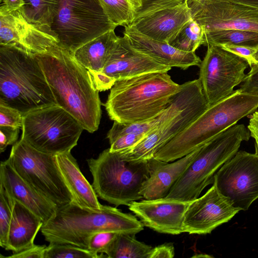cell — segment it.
Returning a JSON list of instances; mask_svg holds the SVG:
<instances>
[{
  "mask_svg": "<svg viewBox=\"0 0 258 258\" xmlns=\"http://www.w3.org/2000/svg\"><path fill=\"white\" fill-rule=\"evenodd\" d=\"M249 116L247 128L250 132L251 137L254 139L258 138V111L256 110Z\"/></svg>",
  "mask_w": 258,
  "mask_h": 258,
  "instance_id": "b9f144b4",
  "label": "cell"
},
{
  "mask_svg": "<svg viewBox=\"0 0 258 258\" xmlns=\"http://www.w3.org/2000/svg\"><path fill=\"white\" fill-rule=\"evenodd\" d=\"M135 235L117 234L103 253L110 258H148L152 247L138 241Z\"/></svg>",
  "mask_w": 258,
  "mask_h": 258,
  "instance_id": "484cf974",
  "label": "cell"
},
{
  "mask_svg": "<svg viewBox=\"0 0 258 258\" xmlns=\"http://www.w3.org/2000/svg\"><path fill=\"white\" fill-rule=\"evenodd\" d=\"M184 1V0H142V6L137 12L134 21L157 11L177 6Z\"/></svg>",
  "mask_w": 258,
  "mask_h": 258,
  "instance_id": "d6a6232c",
  "label": "cell"
},
{
  "mask_svg": "<svg viewBox=\"0 0 258 258\" xmlns=\"http://www.w3.org/2000/svg\"><path fill=\"white\" fill-rule=\"evenodd\" d=\"M87 162L98 198L117 207L143 198L141 190L150 173L149 160L127 161L108 148Z\"/></svg>",
  "mask_w": 258,
  "mask_h": 258,
  "instance_id": "52a82bcc",
  "label": "cell"
},
{
  "mask_svg": "<svg viewBox=\"0 0 258 258\" xmlns=\"http://www.w3.org/2000/svg\"><path fill=\"white\" fill-rule=\"evenodd\" d=\"M51 27L29 22L20 10L0 7V45L16 47L34 54L58 44Z\"/></svg>",
  "mask_w": 258,
  "mask_h": 258,
  "instance_id": "2e32d148",
  "label": "cell"
},
{
  "mask_svg": "<svg viewBox=\"0 0 258 258\" xmlns=\"http://www.w3.org/2000/svg\"><path fill=\"white\" fill-rule=\"evenodd\" d=\"M123 35L135 49L163 65L184 70L192 66L199 67L201 63V58L195 52L179 50L169 43L153 39L140 33L131 26L124 27Z\"/></svg>",
  "mask_w": 258,
  "mask_h": 258,
  "instance_id": "ffe728a7",
  "label": "cell"
},
{
  "mask_svg": "<svg viewBox=\"0 0 258 258\" xmlns=\"http://www.w3.org/2000/svg\"><path fill=\"white\" fill-rule=\"evenodd\" d=\"M0 185L15 201L39 217L44 223L54 215L57 207L26 182L8 159L1 162Z\"/></svg>",
  "mask_w": 258,
  "mask_h": 258,
  "instance_id": "44dd1931",
  "label": "cell"
},
{
  "mask_svg": "<svg viewBox=\"0 0 258 258\" xmlns=\"http://www.w3.org/2000/svg\"><path fill=\"white\" fill-rule=\"evenodd\" d=\"M240 88L243 93L258 95V63H253Z\"/></svg>",
  "mask_w": 258,
  "mask_h": 258,
  "instance_id": "8d00e7d4",
  "label": "cell"
},
{
  "mask_svg": "<svg viewBox=\"0 0 258 258\" xmlns=\"http://www.w3.org/2000/svg\"><path fill=\"white\" fill-rule=\"evenodd\" d=\"M23 115L18 110L0 104V125L21 128Z\"/></svg>",
  "mask_w": 258,
  "mask_h": 258,
  "instance_id": "e575fe53",
  "label": "cell"
},
{
  "mask_svg": "<svg viewBox=\"0 0 258 258\" xmlns=\"http://www.w3.org/2000/svg\"><path fill=\"white\" fill-rule=\"evenodd\" d=\"M43 224L39 217L15 201L5 249L17 252L34 245Z\"/></svg>",
  "mask_w": 258,
  "mask_h": 258,
  "instance_id": "cb8c5ba5",
  "label": "cell"
},
{
  "mask_svg": "<svg viewBox=\"0 0 258 258\" xmlns=\"http://www.w3.org/2000/svg\"><path fill=\"white\" fill-rule=\"evenodd\" d=\"M258 8V0H228Z\"/></svg>",
  "mask_w": 258,
  "mask_h": 258,
  "instance_id": "ee69618b",
  "label": "cell"
},
{
  "mask_svg": "<svg viewBox=\"0 0 258 258\" xmlns=\"http://www.w3.org/2000/svg\"><path fill=\"white\" fill-rule=\"evenodd\" d=\"M35 55L57 105L84 130L91 133L96 131L101 117V102L89 71L58 44Z\"/></svg>",
  "mask_w": 258,
  "mask_h": 258,
  "instance_id": "6da1fadb",
  "label": "cell"
},
{
  "mask_svg": "<svg viewBox=\"0 0 258 258\" xmlns=\"http://www.w3.org/2000/svg\"><path fill=\"white\" fill-rule=\"evenodd\" d=\"M195 1H196L198 2H202L204 1L205 0H195Z\"/></svg>",
  "mask_w": 258,
  "mask_h": 258,
  "instance_id": "7dc6e473",
  "label": "cell"
},
{
  "mask_svg": "<svg viewBox=\"0 0 258 258\" xmlns=\"http://www.w3.org/2000/svg\"><path fill=\"white\" fill-rule=\"evenodd\" d=\"M21 139L40 152L57 155L71 152L84 130L60 106L43 107L23 115Z\"/></svg>",
  "mask_w": 258,
  "mask_h": 258,
  "instance_id": "ba28073f",
  "label": "cell"
},
{
  "mask_svg": "<svg viewBox=\"0 0 258 258\" xmlns=\"http://www.w3.org/2000/svg\"><path fill=\"white\" fill-rule=\"evenodd\" d=\"M114 30L89 41L71 53L74 58L89 71L91 78L104 68L110 50L118 37Z\"/></svg>",
  "mask_w": 258,
  "mask_h": 258,
  "instance_id": "d4e9b609",
  "label": "cell"
},
{
  "mask_svg": "<svg viewBox=\"0 0 258 258\" xmlns=\"http://www.w3.org/2000/svg\"><path fill=\"white\" fill-rule=\"evenodd\" d=\"M104 13L116 27L130 26L142 0H98Z\"/></svg>",
  "mask_w": 258,
  "mask_h": 258,
  "instance_id": "4316f807",
  "label": "cell"
},
{
  "mask_svg": "<svg viewBox=\"0 0 258 258\" xmlns=\"http://www.w3.org/2000/svg\"><path fill=\"white\" fill-rule=\"evenodd\" d=\"M0 2L1 5L12 11L20 10L24 5L23 0H0Z\"/></svg>",
  "mask_w": 258,
  "mask_h": 258,
  "instance_id": "7bdbcfd3",
  "label": "cell"
},
{
  "mask_svg": "<svg viewBox=\"0 0 258 258\" xmlns=\"http://www.w3.org/2000/svg\"><path fill=\"white\" fill-rule=\"evenodd\" d=\"M213 183L235 208L247 210L258 199V156L238 151L216 172Z\"/></svg>",
  "mask_w": 258,
  "mask_h": 258,
  "instance_id": "7c38bea8",
  "label": "cell"
},
{
  "mask_svg": "<svg viewBox=\"0 0 258 258\" xmlns=\"http://www.w3.org/2000/svg\"><path fill=\"white\" fill-rule=\"evenodd\" d=\"M116 27L98 0H59L51 28L58 45L73 52L81 46Z\"/></svg>",
  "mask_w": 258,
  "mask_h": 258,
  "instance_id": "9c48e42d",
  "label": "cell"
},
{
  "mask_svg": "<svg viewBox=\"0 0 258 258\" xmlns=\"http://www.w3.org/2000/svg\"><path fill=\"white\" fill-rule=\"evenodd\" d=\"M220 46L224 49L246 59L249 67L252 64L255 63L253 58V55L255 52L256 48L228 44H224Z\"/></svg>",
  "mask_w": 258,
  "mask_h": 258,
  "instance_id": "f35d334b",
  "label": "cell"
},
{
  "mask_svg": "<svg viewBox=\"0 0 258 258\" xmlns=\"http://www.w3.org/2000/svg\"><path fill=\"white\" fill-rule=\"evenodd\" d=\"M255 153L258 156V140H255Z\"/></svg>",
  "mask_w": 258,
  "mask_h": 258,
  "instance_id": "bcb514c9",
  "label": "cell"
},
{
  "mask_svg": "<svg viewBox=\"0 0 258 258\" xmlns=\"http://www.w3.org/2000/svg\"><path fill=\"white\" fill-rule=\"evenodd\" d=\"M61 174L73 198V202L81 207L100 209L102 205L93 187L82 173L71 152L55 155Z\"/></svg>",
  "mask_w": 258,
  "mask_h": 258,
  "instance_id": "603a6c76",
  "label": "cell"
},
{
  "mask_svg": "<svg viewBox=\"0 0 258 258\" xmlns=\"http://www.w3.org/2000/svg\"><path fill=\"white\" fill-rule=\"evenodd\" d=\"M192 20L187 0L134 21L130 25L158 41L171 43Z\"/></svg>",
  "mask_w": 258,
  "mask_h": 258,
  "instance_id": "d6986e66",
  "label": "cell"
},
{
  "mask_svg": "<svg viewBox=\"0 0 258 258\" xmlns=\"http://www.w3.org/2000/svg\"><path fill=\"white\" fill-rule=\"evenodd\" d=\"M174 255V247L173 243H166L152 247L148 258H172Z\"/></svg>",
  "mask_w": 258,
  "mask_h": 258,
  "instance_id": "60d3db41",
  "label": "cell"
},
{
  "mask_svg": "<svg viewBox=\"0 0 258 258\" xmlns=\"http://www.w3.org/2000/svg\"><path fill=\"white\" fill-rule=\"evenodd\" d=\"M169 44L182 51L195 52L201 45H205L204 29L192 19Z\"/></svg>",
  "mask_w": 258,
  "mask_h": 258,
  "instance_id": "f546056e",
  "label": "cell"
},
{
  "mask_svg": "<svg viewBox=\"0 0 258 258\" xmlns=\"http://www.w3.org/2000/svg\"><path fill=\"white\" fill-rule=\"evenodd\" d=\"M190 202L164 198L133 201L127 206L144 226L159 233L178 235L184 233V215Z\"/></svg>",
  "mask_w": 258,
  "mask_h": 258,
  "instance_id": "ac0fdd59",
  "label": "cell"
},
{
  "mask_svg": "<svg viewBox=\"0 0 258 258\" xmlns=\"http://www.w3.org/2000/svg\"><path fill=\"white\" fill-rule=\"evenodd\" d=\"M104 256L87 249L65 243H49L44 258H98Z\"/></svg>",
  "mask_w": 258,
  "mask_h": 258,
  "instance_id": "4dcf8cb0",
  "label": "cell"
},
{
  "mask_svg": "<svg viewBox=\"0 0 258 258\" xmlns=\"http://www.w3.org/2000/svg\"><path fill=\"white\" fill-rule=\"evenodd\" d=\"M253 58L255 63H258V47L256 48L255 52L253 55Z\"/></svg>",
  "mask_w": 258,
  "mask_h": 258,
  "instance_id": "f6af8a7d",
  "label": "cell"
},
{
  "mask_svg": "<svg viewBox=\"0 0 258 258\" xmlns=\"http://www.w3.org/2000/svg\"><path fill=\"white\" fill-rule=\"evenodd\" d=\"M145 136L134 134L119 136L109 142V150L112 152H120L130 149L141 141Z\"/></svg>",
  "mask_w": 258,
  "mask_h": 258,
  "instance_id": "d590c367",
  "label": "cell"
},
{
  "mask_svg": "<svg viewBox=\"0 0 258 258\" xmlns=\"http://www.w3.org/2000/svg\"><path fill=\"white\" fill-rule=\"evenodd\" d=\"M46 246L34 244L17 252H13L10 256H3L10 258H44Z\"/></svg>",
  "mask_w": 258,
  "mask_h": 258,
  "instance_id": "ab89813d",
  "label": "cell"
},
{
  "mask_svg": "<svg viewBox=\"0 0 258 258\" xmlns=\"http://www.w3.org/2000/svg\"><path fill=\"white\" fill-rule=\"evenodd\" d=\"M144 224L134 215L116 208L102 205L94 210L72 201L57 208L54 215L44 223L41 232L49 243H65L88 249L91 235L100 231L135 235Z\"/></svg>",
  "mask_w": 258,
  "mask_h": 258,
  "instance_id": "3957f363",
  "label": "cell"
},
{
  "mask_svg": "<svg viewBox=\"0 0 258 258\" xmlns=\"http://www.w3.org/2000/svg\"><path fill=\"white\" fill-rule=\"evenodd\" d=\"M19 128L0 125V152H4L9 145H13L19 137Z\"/></svg>",
  "mask_w": 258,
  "mask_h": 258,
  "instance_id": "74e56055",
  "label": "cell"
},
{
  "mask_svg": "<svg viewBox=\"0 0 258 258\" xmlns=\"http://www.w3.org/2000/svg\"><path fill=\"white\" fill-rule=\"evenodd\" d=\"M209 106L202 89L176 115L151 131L134 147L118 152L127 161H143L154 158L162 147L184 130Z\"/></svg>",
  "mask_w": 258,
  "mask_h": 258,
  "instance_id": "9a60e30c",
  "label": "cell"
},
{
  "mask_svg": "<svg viewBox=\"0 0 258 258\" xmlns=\"http://www.w3.org/2000/svg\"><path fill=\"white\" fill-rule=\"evenodd\" d=\"M171 68L163 65L135 49L126 36L118 37L108 54L101 72L92 77L99 91L110 89L119 79L153 72H168Z\"/></svg>",
  "mask_w": 258,
  "mask_h": 258,
  "instance_id": "4fadbf2b",
  "label": "cell"
},
{
  "mask_svg": "<svg viewBox=\"0 0 258 258\" xmlns=\"http://www.w3.org/2000/svg\"><path fill=\"white\" fill-rule=\"evenodd\" d=\"M192 18L205 33L223 29L258 32V8L228 0H187Z\"/></svg>",
  "mask_w": 258,
  "mask_h": 258,
  "instance_id": "5bb4252c",
  "label": "cell"
},
{
  "mask_svg": "<svg viewBox=\"0 0 258 258\" xmlns=\"http://www.w3.org/2000/svg\"><path fill=\"white\" fill-rule=\"evenodd\" d=\"M205 45H235L257 48L258 32L238 29H223L205 33Z\"/></svg>",
  "mask_w": 258,
  "mask_h": 258,
  "instance_id": "83f0119b",
  "label": "cell"
},
{
  "mask_svg": "<svg viewBox=\"0 0 258 258\" xmlns=\"http://www.w3.org/2000/svg\"><path fill=\"white\" fill-rule=\"evenodd\" d=\"M20 9L30 22L51 27L57 13L59 0H23Z\"/></svg>",
  "mask_w": 258,
  "mask_h": 258,
  "instance_id": "f1b7e54d",
  "label": "cell"
},
{
  "mask_svg": "<svg viewBox=\"0 0 258 258\" xmlns=\"http://www.w3.org/2000/svg\"><path fill=\"white\" fill-rule=\"evenodd\" d=\"M183 85L167 72H153L117 80L104 106L110 119L122 123L146 120L160 114Z\"/></svg>",
  "mask_w": 258,
  "mask_h": 258,
  "instance_id": "7a4b0ae2",
  "label": "cell"
},
{
  "mask_svg": "<svg viewBox=\"0 0 258 258\" xmlns=\"http://www.w3.org/2000/svg\"><path fill=\"white\" fill-rule=\"evenodd\" d=\"M15 200L0 185V246L6 249Z\"/></svg>",
  "mask_w": 258,
  "mask_h": 258,
  "instance_id": "1f68e13d",
  "label": "cell"
},
{
  "mask_svg": "<svg viewBox=\"0 0 258 258\" xmlns=\"http://www.w3.org/2000/svg\"><path fill=\"white\" fill-rule=\"evenodd\" d=\"M200 67L199 79L209 105L231 95L242 83L249 66L244 58L221 46L208 45Z\"/></svg>",
  "mask_w": 258,
  "mask_h": 258,
  "instance_id": "8fae6325",
  "label": "cell"
},
{
  "mask_svg": "<svg viewBox=\"0 0 258 258\" xmlns=\"http://www.w3.org/2000/svg\"><path fill=\"white\" fill-rule=\"evenodd\" d=\"M200 148L170 163L154 157L149 159L150 173L141 190L143 198L154 200L165 198L197 155Z\"/></svg>",
  "mask_w": 258,
  "mask_h": 258,
  "instance_id": "7402d4cb",
  "label": "cell"
},
{
  "mask_svg": "<svg viewBox=\"0 0 258 258\" xmlns=\"http://www.w3.org/2000/svg\"><path fill=\"white\" fill-rule=\"evenodd\" d=\"M250 137L248 128L237 123L216 135L201 147L165 198L188 202L198 198L206 186L213 183L219 169Z\"/></svg>",
  "mask_w": 258,
  "mask_h": 258,
  "instance_id": "8992f818",
  "label": "cell"
},
{
  "mask_svg": "<svg viewBox=\"0 0 258 258\" xmlns=\"http://www.w3.org/2000/svg\"><path fill=\"white\" fill-rule=\"evenodd\" d=\"M240 211L223 196L213 183L201 197L190 202L184 215V232L207 234L230 221Z\"/></svg>",
  "mask_w": 258,
  "mask_h": 258,
  "instance_id": "e0dca14e",
  "label": "cell"
},
{
  "mask_svg": "<svg viewBox=\"0 0 258 258\" xmlns=\"http://www.w3.org/2000/svg\"><path fill=\"white\" fill-rule=\"evenodd\" d=\"M8 159L26 182L57 208L73 201L55 155L38 151L20 139L13 145Z\"/></svg>",
  "mask_w": 258,
  "mask_h": 258,
  "instance_id": "30bf717a",
  "label": "cell"
},
{
  "mask_svg": "<svg viewBox=\"0 0 258 258\" xmlns=\"http://www.w3.org/2000/svg\"><path fill=\"white\" fill-rule=\"evenodd\" d=\"M118 233L100 231L92 234L88 240V249L96 253H103Z\"/></svg>",
  "mask_w": 258,
  "mask_h": 258,
  "instance_id": "836d02e7",
  "label": "cell"
},
{
  "mask_svg": "<svg viewBox=\"0 0 258 258\" xmlns=\"http://www.w3.org/2000/svg\"><path fill=\"white\" fill-rule=\"evenodd\" d=\"M257 109L258 95L236 89L231 95L210 105L184 130L162 147L154 157L165 162L180 159Z\"/></svg>",
  "mask_w": 258,
  "mask_h": 258,
  "instance_id": "5b68a950",
  "label": "cell"
},
{
  "mask_svg": "<svg viewBox=\"0 0 258 258\" xmlns=\"http://www.w3.org/2000/svg\"><path fill=\"white\" fill-rule=\"evenodd\" d=\"M0 104L23 115L57 105L35 54L0 45Z\"/></svg>",
  "mask_w": 258,
  "mask_h": 258,
  "instance_id": "277c9868",
  "label": "cell"
}]
</instances>
